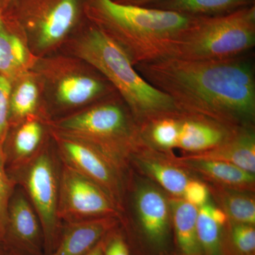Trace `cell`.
<instances>
[{
  "label": "cell",
  "instance_id": "2",
  "mask_svg": "<svg viewBox=\"0 0 255 255\" xmlns=\"http://www.w3.org/2000/svg\"><path fill=\"white\" fill-rule=\"evenodd\" d=\"M84 14L123 48L134 66L173 57L199 17L114 0H85Z\"/></svg>",
  "mask_w": 255,
  "mask_h": 255
},
{
  "label": "cell",
  "instance_id": "27",
  "mask_svg": "<svg viewBox=\"0 0 255 255\" xmlns=\"http://www.w3.org/2000/svg\"><path fill=\"white\" fill-rule=\"evenodd\" d=\"M11 83L0 75V145H3L9 124V101Z\"/></svg>",
  "mask_w": 255,
  "mask_h": 255
},
{
  "label": "cell",
  "instance_id": "19",
  "mask_svg": "<svg viewBox=\"0 0 255 255\" xmlns=\"http://www.w3.org/2000/svg\"><path fill=\"white\" fill-rule=\"evenodd\" d=\"M41 82L33 71L22 74L11 84L9 124H19L32 117L39 104Z\"/></svg>",
  "mask_w": 255,
  "mask_h": 255
},
{
  "label": "cell",
  "instance_id": "18",
  "mask_svg": "<svg viewBox=\"0 0 255 255\" xmlns=\"http://www.w3.org/2000/svg\"><path fill=\"white\" fill-rule=\"evenodd\" d=\"M175 233L176 243L180 255H204L197 236L198 208L184 199L169 200Z\"/></svg>",
  "mask_w": 255,
  "mask_h": 255
},
{
  "label": "cell",
  "instance_id": "31",
  "mask_svg": "<svg viewBox=\"0 0 255 255\" xmlns=\"http://www.w3.org/2000/svg\"><path fill=\"white\" fill-rule=\"evenodd\" d=\"M120 4L135 5V6H150L162 0H114Z\"/></svg>",
  "mask_w": 255,
  "mask_h": 255
},
{
  "label": "cell",
  "instance_id": "23",
  "mask_svg": "<svg viewBox=\"0 0 255 255\" xmlns=\"http://www.w3.org/2000/svg\"><path fill=\"white\" fill-rule=\"evenodd\" d=\"M212 205L206 204L198 208L197 236L204 255H223L221 226L211 216Z\"/></svg>",
  "mask_w": 255,
  "mask_h": 255
},
{
  "label": "cell",
  "instance_id": "14",
  "mask_svg": "<svg viewBox=\"0 0 255 255\" xmlns=\"http://www.w3.org/2000/svg\"><path fill=\"white\" fill-rule=\"evenodd\" d=\"M191 155L198 158L228 162L255 174L254 129L253 127L238 128L219 145L208 150L191 154Z\"/></svg>",
  "mask_w": 255,
  "mask_h": 255
},
{
  "label": "cell",
  "instance_id": "33",
  "mask_svg": "<svg viewBox=\"0 0 255 255\" xmlns=\"http://www.w3.org/2000/svg\"><path fill=\"white\" fill-rule=\"evenodd\" d=\"M11 1H12V0H0V5H1V8L4 7Z\"/></svg>",
  "mask_w": 255,
  "mask_h": 255
},
{
  "label": "cell",
  "instance_id": "9",
  "mask_svg": "<svg viewBox=\"0 0 255 255\" xmlns=\"http://www.w3.org/2000/svg\"><path fill=\"white\" fill-rule=\"evenodd\" d=\"M113 199L100 185L70 166L60 178L58 216L71 221L92 219L116 212Z\"/></svg>",
  "mask_w": 255,
  "mask_h": 255
},
{
  "label": "cell",
  "instance_id": "30",
  "mask_svg": "<svg viewBox=\"0 0 255 255\" xmlns=\"http://www.w3.org/2000/svg\"><path fill=\"white\" fill-rule=\"evenodd\" d=\"M211 216L215 222L217 223L219 226L222 227L228 221L227 215L222 209H218L212 206L211 210Z\"/></svg>",
  "mask_w": 255,
  "mask_h": 255
},
{
  "label": "cell",
  "instance_id": "28",
  "mask_svg": "<svg viewBox=\"0 0 255 255\" xmlns=\"http://www.w3.org/2000/svg\"><path fill=\"white\" fill-rule=\"evenodd\" d=\"M184 200L199 208L207 203L209 191L205 184L199 181L189 180L183 193Z\"/></svg>",
  "mask_w": 255,
  "mask_h": 255
},
{
  "label": "cell",
  "instance_id": "25",
  "mask_svg": "<svg viewBox=\"0 0 255 255\" xmlns=\"http://www.w3.org/2000/svg\"><path fill=\"white\" fill-rule=\"evenodd\" d=\"M231 238L233 248L239 255H255L254 225L231 222Z\"/></svg>",
  "mask_w": 255,
  "mask_h": 255
},
{
  "label": "cell",
  "instance_id": "10",
  "mask_svg": "<svg viewBox=\"0 0 255 255\" xmlns=\"http://www.w3.org/2000/svg\"><path fill=\"white\" fill-rule=\"evenodd\" d=\"M53 134L67 164L97 183L114 200L119 185L113 162L88 144L56 132Z\"/></svg>",
  "mask_w": 255,
  "mask_h": 255
},
{
  "label": "cell",
  "instance_id": "17",
  "mask_svg": "<svg viewBox=\"0 0 255 255\" xmlns=\"http://www.w3.org/2000/svg\"><path fill=\"white\" fill-rule=\"evenodd\" d=\"M178 167L195 171L204 177L231 189H246L255 184V174L234 164L187 155L178 159Z\"/></svg>",
  "mask_w": 255,
  "mask_h": 255
},
{
  "label": "cell",
  "instance_id": "16",
  "mask_svg": "<svg viewBox=\"0 0 255 255\" xmlns=\"http://www.w3.org/2000/svg\"><path fill=\"white\" fill-rule=\"evenodd\" d=\"M23 36L2 20L0 28V75L13 83L22 74L30 70L35 58Z\"/></svg>",
  "mask_w": 255,
  "mask_h": 255
},
{
  "label": "cell",
  "instance_id": "5",
  "mask_svg": "<svg viewBox=\"0 0 255 255\" xmlns=\"http://www.w3.org/2000/svg\"><path fill=\"white\" fill-rule=\"evenodd\" d=\"M255 46V4L229 14L199 16L183 37L174 56L187 60L231 59Z\"/></svg>",
  "mask_w": 255,
  "mask_h": 255
},
{
  "label": "cell",
  "instance_id": "1",
  "mask_svg": "<svg viewBox=\"0 0 255 255\" xmlns=\"http://www.w3.org/2000/svg\"><path fill=\"white\" fill-rule=\"evenodd\" d=\"M138 73L172 100L177 110L237 128L255 119V68L248 54L231 59L169 57L135 65Z\"/></svg>",
  "mask_w": 255,
  "mask_h": 255
},
{
  "label": "cell",
  "instance_id": "20",
  "mask_svg": "<svg viewBox=\"0 0 255 255\" xmlns=\"http://www.w3.org/2000/svg\"><path fill=\"white\" fill-rule=\"evenodd\" d=\"M255 2V0H162L147 7L194 16H216L252 6Z\"/></svg>",
  "mask_w": 255,
  "mask_h": 255
},
{
  "label": "cell",
  "instance_id": "21",
  "mask_svg": "<svg viewBox=\"0 0 255 255\" xmlns=\"http://www.w3.org/2000/svg\"><path fill=\"white\" fill-rule=\"evenodd\" d=\"M140 158V166L146 173L172 195L177 197L183 196L184 189L190 179L182 169L162 161L148 159L147 157L142 156Z\"/></svg>",
  "mask_w": 255,
  "mask_h": 255
},
{
  "label": "cell",
  "instance_id": "12",
  "mask_svg": "<svg viewBox=\"0 0 255 255\" xmlns=\"http://www.w3.org/2000/svg\"><path fill=\"white\" fill-rule=\"evenodd\" d=\"M135 205L146 237L155 246H162L167 240L170 224L167 199L158 189L146 186L137 191Z\"/></svg>",
  "mask_w": 255,
  "mask_h": 255
},
{
  "label": "cell",
  "instance_id": "3",
  "mask_svg": "<svg viewBox=\"0 0 255 255\" xmlns=\"http://www.w3.org/2000/svg\"><path fill=\"white\" fill-rule=\"evenodd\" d=\"M71 50L76 58L107 79L139 125L179 110L168 96L142 78L118 43L89 21L72 45Z\"/></svg>",
  "mask_w": 255,
  "mask_h": 255
},
{
  "label": "cell",
  "instance_id": "11",
  "mask_svg": "<svg viewBox=\"0 0 255 255\" xmlns=\"http://www.w3.org/2000/svg\"><path fill=\"white\" fill-rule=\"evenodd\" d=\"M179 117L177 147L192 152V154L208 150L219 145L236 129L202 116L182 111L179 112Z\"/></svg>",
  "mask_w": 255,
  "mask_h": 255
},
{
  "label": "cell",
  "instance_id": "8",
  "mask_svg": "<svg viewBox=\"0 0 255 255\" xmlns=\"http://www.w3.org/2000/svg\"><path fill=\"white\" fill-rule=\"evenodd\" d=\"M28 194L36 210L46 251L51 254L60 236L58 224L59 189L53 160L46 153L32 162L26 176Z\"/></svg>",
  "mask_w": 255,
  "mask_h": 255
},
{
  "label": "cell",
  "instance_id": "29",
  "mask_svg": "<svg viewBox=\"0 0 255 255\" xmlns=\"http://www.w3.org/2000/svg\"><path fill=\"white\" fill-rule=\"evenodd\" d=\"M103 255H130L125 242L120 236L106 241Z\"/></svg>",
  "mask_w": 255,
  "mask_h": 255
},
{
  "label": "cell",
  "instance_id": "15",
  "mask_svg": "<svg viewBox=\"0 0 255 255\" xmlns=\"http://www.w3.org/2000/svg\"><path fill=\"white\" fill-rule=\"evenodd\" d=\"M6 221L11 236L23 249L33 254L39 252L41 223L33 206L22 193H16L10 199Z\"/></svg>",
  "mask_w": 255,
  "mask_h": 255
},
{
  "label": "cell",
  "instance_id": "34",
  "mask_svg": "<svg viewBox=\"0 0 255 255\" xmlns=\"http://www.w3.org/2000/svg\"><path fill=\"white\" fill-rule=\"evenodd\" d=\"M1 6L0 5V28H1V23H2V17H1Z\"/></svg>",
  "mask_w": 255,
  "mask_h": 255
},
{
  "label": "cell",
  "instance_id": "32",
  "mask_svg": "<svg viewBox=\"0 0 255 255\" xmlns=\"http://www.w3.org/2000/svg\"><path fill=\"white\" fill-rule=\"evenodd\" d=\"M106 238H104L87 255H103L105 250Z\"/></svg>",
  "mask_w": 255,
  "mask_h": 255
},
{
  "label": "cell",
  "instance_id": "26",
  "mask_svg": "<svg viewBox=\"0 0 255 255\" xmlns=\"http://www.w3.org/2000/svg\"><path fill=\"white\" fill-rule=\"evenodd\" d=\"M5 156L3 145H0V230L7 220L8 206L11 197V186L5 169Z\"/></svg>",
  "mask_w": 255,
  "mask_h": 255
},
{
  "label": "cell",
  "instance_id": "4",
  "mask_svg": "<svg viewBox=\"0 0 255 255\" xmlns=\"http://www.w3.org/2000/svg\"><path fill=\"white\" fill-rule=\"evenodd\" d=\"M54 132L88 144L115 162L145 144L140 127L117 92L92 107L55 122Z\"/></svg>",
  "mask_w": 255,
  "mask_h": 255
},
{
  "label": "cell",
  "instance_id": "22",
  "mask_svg": "<svg viewBox=\"0 0 255 255\" xmlns=\"http://www.w3.org/2000/svg\"><path fill=\"white\" fill-rule=\"evenodd\" d=\"M223 210L231 222L255 225L254 198L240 189L224 188L218 193Z\"/></svg>",
  "mask_w": 255,
  "mask_h": 255
},
{
  "label": "cell",
  "instance_id": "7",
  "mask_svg": "<svg viewBox=\"0 0 255 255\" xmlns=\"http://www.w3.org/2000/svg\"><path fill=\"white\" fill-rule=\"evenodd\" d=\"M31 69L63 107L95 104L117 92L102 74L78 58H36Z\"/></svg>",
  "mask_w": 255,
  "mask_h": 255
},
{
  "label": "cell",
  "instance_id": "24",
  "mask_svg": "<svg viewBox=\"0 0 255 255\" xmlns=\"http://www.w3.org/2000/svg\"><path fill=\"white\" fill-rule=\"evenodd\" d=\"M43 126L38 121L28 119L19 126L13 137L12 155L18 160L31 157L41 143Z\"/></svg>",
  "mask_w": 255,
  "mask_h": 255
},
{
  "label": "cell",
  "instance_id": "6",
  "mask_svg": "<svg viewBox=\"0 0 255 255\" xmlns=\"http://www.w3.org/2000/svg\"><path fill=\"white\" fill-rule=\"evenodd\" d=\"M85 0H12L1 8L4 23L44 54L60 44L85 18Z\"/></svg>",
  "mask_w": 255,
  "mask_h": 255
},
{
  "label": "cell",
  "instance_id": "13",
  "mask_svg": "<svg viewBox=\"0 0 255 255\" xmlns=\"http://www.w3.org/2000/svg\"><path fill=\"white\" fill-rule=\"evenodd\" d=\"M114 226V220L107 217L73 221L50 255H87Z\"/></svg>",
  "mask_w": 255,
  "mask_h": 255
}]
</instances>
